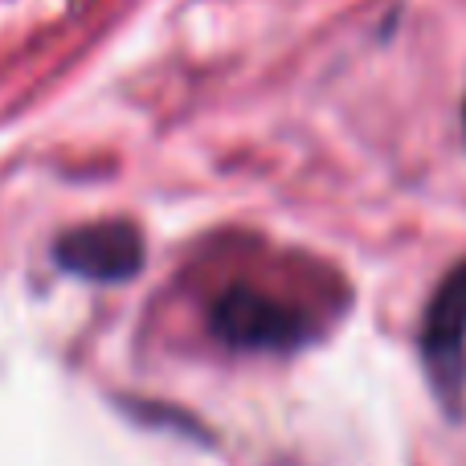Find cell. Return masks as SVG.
<instances>
[{
    "label": "cell",
    "mask_w": 466,
    "mask_h": 466,
    "mask_svg": "<svg viewBox=\"0 0 466 466\" xmlns=\"http://www.w3.org/2000/svg\"><path fill=\"white\" fill-rule=\"evenodd\" d=\"M213 336L238 352H295L315 336L299 307L270 299L254 287H229L209 311Z\"/></svg>",
    "instance_id": "6da1fadb"
},
{
    "label": "cell",
    "mask_w": 466,
    "mask_h": 466,
    "mask_svg": "<svg viewBox=\"0 0 466 466\" xmlns=\"http://www.w3.org/2000/svg\"><path fill=\"white\" fill-rule=\"evenodd\" d=\"M62 270L90 282H127L144 270V238L131 221H98L62 233L54 246Z\"/></svg>",
    "instance_id": "7a4b0ae2"
},
{
    "label": "cell",
    "mask_w": 466,
    "mask_h": 466,
    "mask_svg": "<svg viewBox=\"0 0 466 466\" xmlns=\"http://www.w3.org/2000/svg\"><path fill=\"white\" fill-rule=\"evenodd\" d=\"M421 352L434 372V385L454 401L466 377V262L446 274V282L430 299L421 323Z\"/></svg>",
    "instance_id": "3957f363"
}]
</instances>
